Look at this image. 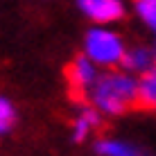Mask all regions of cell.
Masks as SVG:
<instances>
[{
    "mask_svg": "<svg viewBox=\"0 0 156 156\" xmlns=\"http://www.w3.org/2000/svg\"><path fill=\"white\" fill-rule=\"evenodd\" d=\"M14 125V106L9 100L0 102V129L2 131H9V127Z\"/></svg>",
    "mask_w": 156,
    "mask_h": 156,
    "instance_id": "30bf717a",
    "label": "cell"
},
{
    "mask_svg": "<svg viewBox=\"0 0 156 156\" xmlns=\"http://www.w3.org/2000/svg\"><path fill=\"white\" fill-rule=\"evenodd\" d=\"M136 12L143 23L156 34V0H136Z\"/></svg>",
    "mask_w": 156,
    "mask_h": 156,
    "instance_id": "9c48e42d",
    "label": "cell"
},
{
    "mask_svg": "<svg viewBox=\"0 0 156 156\" xmlns=\"http://www.w3.org/2000/svg\"><path fill=\"white\" fill-rule=\"evenodd\" d=\"M95 66L88 57H77L75 61L68 66V82L75 90L79 93H90L95 82H98V75H95Z\"/></svg>",
    "mask_w": 156,
    "mask_h": 156,
    "instance_id": "277c9868",
    "label": "cell"
},
{
    "mask_svg": "<svg viewBox=\"0 0 156 156\" xmlns=\"http://www.w3.org/2000/svg\"><path fill=\"white\" fill-rule=\"evenodd\" d=\"M138 104L145 109H156V68L138 79Z\"/></svg>",
    "mask_w": 156,
    "mask_h": 156,
    "instance_id": "5b68a950",
    "label": "cell"
},
{
    "mask_svg": "<svg viewBox=\"0 0 156 156\" xmlns=\"http://www.w3.org/2000/svg\"><path fill=\"white\" fill-rule=\"evenodd\" d=\"M90 102L102 113L118 115L138 104V82L127 73H106L98 77L90 90Z\"/></svg>",
    "mask_w": 156,
    "mask_h": 156,
    "instance_id": "6da1fadb",
    "label": "cell"
},
{
    "mask_svg": "<svg viewBox=\"0 0 156 156\" xmlns=\"http://www.w3.org/2000/svg\"><path fill=\"white\" fill-rule=\"evenodd\" d=\"M84 52L86 57L90 59L93 63L98 66H115L125 59L127 50H125V43L122 39L111 30H102L95 27L86 34L84 41Z\"/></svg>",
    "mask_w": 156,
    "mask_h": 156,
    "instance_id": "7a4b0ae2",
    "label": "cell"
},
{
    "mask_svg": "<svg viewBox=\"0 0 156 156\" xmlns=\"http://www.w3.org/2000/svg\"><path fill=\"white\" fill-rule=\"evenodd\" d=\"M122 63L129 68V70H152V63H154V52L147 50V48H131V50L125 55Z\"/></svg>",
    "mask_w": 156,
    "mask_h": 156,
    "instance_id": "8992f818",
    "label": "cell"
},
{
    "mask_svg": "<svg viewBox=\"0 0 156 156\" xmlns=\"http://www.w3.org/2000/svg\"><path fill=\"white\" fill-rule=\"evenodd\" d=\"M100 125V115L95 109H84L75 120V140H84L95 127Z\"/></svg>",
    "mask_w": 156,
    "mask_h": 156,
    "instance_id": "ba28073f",
    "label": "cell"
},
{
    "mask_svg": "<svg viewBox=\"0 0 156 156\" xmlns=\"http://www.w3.org/2000/svg\"><path fill=\"white\" fill-rule=\"evenodd\" d=\"M95 149L102 154V156H149L140 152L138 147L129 143H122V140H100L95 145Z\"/></svg>",
    "mask_w": 156,
    "mask_h": 156,
    "instance_id": "52a82bcc",
    "label": "cell"
},
{
    "mask_svg": "<svg viewBox=\"0 0 156 156\" xmlns=\"http://www.w3.org/2000/svg\"><path fill=\"white\" fill-rule=\"evenodd\" d=\"M84 16H88L95 23H113L122 16V2L120 0H77Z\"/></svg>",
    "mask_w": 156,
    "mask_h": 156,
    "instance_id": "3957f363",
    "label": "cell"
}]
</instances>
